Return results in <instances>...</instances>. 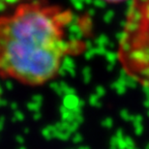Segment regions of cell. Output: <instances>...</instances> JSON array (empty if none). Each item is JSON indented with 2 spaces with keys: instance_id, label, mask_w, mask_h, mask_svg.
<instances>
[{
  "instance_id": "2",
  "label": "cell",
  "mask_w": 149,
  "mask_h": 149,
  "mask_svg": "<svg viewBox=\"0 0 149 149\" xmlns=\"http://www.w3.org/2000/svg\"><path fill=\"white\" fill-rule=\"evenodd\" d=\"M126 74L149 89V0H133L118 47Z\"/></svg>"
},
{
  "instance_id": "3",
  "label": "cell",
  "mask_w": 149,
  "mask_h": 149,
  "mask_svg": "<svg viewBox=\"0 0 149 149\" xmlns=\"http://www.w3.org/2000/svg\"><path fill=\"white\" fill-rule=\"evenodd\" d=\"M102 1H105V2H109V3H119V2L124 1V0H102Z\"/></svg>"
},
{
  "instance_id": "1",
  "label": "cell",
  "mask_w": 149,
  "mask_h": 149,
  "mask_svg": "<svg viewBox=\"0 0 149 149\" xmlns=\"http://www.w3.org/2000/svg\"><path fill=\"white\" fill-rule=\"evenodd\" d=\"M74 15L40 0L19 2L0 15V78L28 86L54 80L65 59L84 51L70 35Z\"/></svg>"
}]
</instances>
